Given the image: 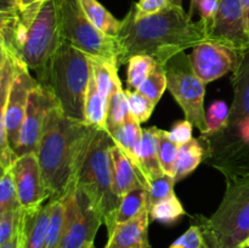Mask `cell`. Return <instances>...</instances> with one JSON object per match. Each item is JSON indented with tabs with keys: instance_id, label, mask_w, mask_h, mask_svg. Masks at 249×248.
Returning <instances> with one entry per match:
<instances>
[{
	"instance_id": "cell-2",
	"label": "cell",
	"mask_w": 249,
	"mask_h": 248,
	"mask_svg": "<svg viewBox=\"0 0 249 248\" xmlns=\"http://www.w3.org/2000/svg\"><path fill=\"white\" fill-rule=\"evenodd\" d=\"M91 125L66 117L55 106L49 112L36 155L50 199L65 196L73 185L75 165Z\"/></svg>"
},
{
	"instance_id": "cell-50",
	"label": "cell",
	"mask_w": 249,
	"mask_h": 248,
	"mask_svg": "<svg viewBox=\"0 0 249 248\" xmlns=\"http://www.w3.org/2000/svg\"><path fill=\"white\" fill-rule=\"evenodd\" d=\"M36 1L39 2V4H41V5H44L45 4V2H48V1H50V0H36Z\"/></svg>"
},
{
	"instance_id": "cell-11",
	"label": "cell",
	"mask_w": 249,
	"mask_h": 248,
	"mask_svg": "<svg viewBox=\"0 0 249 248\" xmlns=\"http://www.w3.org/2000/svg\"><path fill=\"white\" fill-rule=\"evenodd\" d=\"M209 40L245 53L249 49V29L241 0H219L218 11L208 28Z\"/></svg>"
},
{
	"instance_id": "cell-1",
	"label": "cell",
	"mask_w": 249,
	"mask_h": 248,
	"mask_svg": "<svg viewBox=\"0 0 249 248\" xmlns=\"http://www.w3.org/2000/svg\"><path fill=\"white\" fill-rule=\"evenodd\" d=\"M116 39L119 45V66L135 55H147L163 63L186 49L209 40L208 26L194 21L182 6L172 5L152 16L136 19L126 14Z\"/></svg>"
},
{
	"instance_id": "cell-35",
	"label": "cell",
	"mask_w": 249,
	"mask_h": 248,
	"mask_svg": "<svg viewBox=\"0 0 249 248\" xmlns=\"http://www.w3.org/2000/svg\"><path fill=\"white\" fill-rule=\"evenodd\" d=\"M175 180L173 177L167 174H163L162 177L152 180L147 189V209L155 206L160 199L165 198L169 195H172L174 189Z\"/></svg>"
},
{
	"instance_id": "cell-10",
	"label": "cell",
	"mask_w": 249,
	"mask_h": 248,
	"mask_svg": "<svg viewBox=\"0 0 249 248\" xmlns=\"http://www.w3.org/2000/svg\"><path fill=\"white\" fill-rule=\"evenodd\" d=\"M55 106H57V101L50 89L38 83L29 94L18 142L14 151L16 157L36 152L46 117Z\"/></svg>"
},
{
	"instance_id": "cell-17",
	"label": "cell",
	"mask_w": 249,
	"mask_h": 248,
	"mask_svg": "<svg viewBox=\"0 0 249 248\" xmlns=\"http://www.w3.org/2000/svg\"><path fill=\"white\" fill-rule=\"evenodd\" d=\"M14 57L6 50V58L2 65L1 75H0V167L4 169L11 167L14 160L16 159V155L9 143L6 124H5L7 99H9L10 88H11L12 78H14Z\"/></svg>"
},
{
	"instance_id": "cell-15",
	"label": "cell",
	"mask_w": 249,
	"mask_h": 248,
	"mask_svg": "<svg viewBox=\"0 0 249 248\" xmlns=\"http://www.w3.org/2000/svg\"><path fill=\"white\" fill-rule=\"evenodd\" d=\"M50 212V199L46 203L41 204L40 207H36V208H23L21 224H19L21 248L46 247Z\"/></svg>"
},
{
	"instance_id": "cell-12",
	"label": "cell",
	"mask_w": 249,
	"mask_h": 248,
	"mask_svg": "<svg viewBox=\"0 0 249 248\" xmlns=\"http://www.w3.org/2000/svg\"><path fill=\"white\" fill-rule=\"evenodd\" d=\"M11 55L15 62L14 78H12L11 88H10L9 99H7L5 124H6L9 143L12 151H15L17 142H18L22 122H23L24 114H26L29 94H31L32 89L38 84V80L32 77L29 73V68L24 65L21 58L17 57L14 53Z\"/></svg>"
},
{
	"instance_id": "cell-23",
	"label": "cell",
	"mask_w": 249,
	"mask_h": 248,
	"mask_svg": "<svg viewBox=\"0 0 249 248\" xmlns=\"http://www.w3.org/2000/svg\"><path fill=\"white\" fill-rule=\"evenodd\" d=\"M79 2L84 14L96 28L107 35L116 38L121 28V19H117L97 0H79Z\"/></svg>"
},
{
	"instance_id": "cell-20",
	"label": "cell",
	"mask_w": 249,
	"mask_h": 248,
	"mask_svg": "<svg viewBox=\"0 0 249 248\" xmlns=\"http://www.w3.org/2000/svg\"><path fill=\"white\" fill-rule=\"evenodd\" d=\"M139 160H140L146 189H148L152 180L164 174L160 167V157H158V139L156 135V126L142 129Z\"/></svg>"
},
{
	"instance_id": "cell-3",
	"label": "cell",
	"mask_w": 249,
	"mask_h": 248,
	"mask_svg": "<svg viewBox=\"0 0 249 248\" xmlns=\"http://www.w3.org/2000/svg\"><path fill=\"white\" fill-rule=\"evenodd\" d=\"M113 142L108 131L91 126L78 157L73 179L74 186L82 190L101 213L108 233L113 229L114 214L121 202L112 187L109 148Z\"/></svg>"
},
{
	"instance_id": "cell-52",
	"label": "cell",
	"mask_w": 249,
	"mask_h": 248,
	"mask_svg": "<svg viewBox=\"0 0 249 248\" xmlns=\"http://www.w3.org/2000/svg\"><path fill=\"white\" fill-rule=\"evenodd\" d=\"M4 62H5V61H4ZM4 62L0 63V75H1V70H2V65H4Z\"/></svg>"
},
{
	"instance_id": "cell-46",
	"label": "cell",
	"mask_w": 249,
	"mask_h": 248,
	"mask_svg": "<svg viewBox=\"0 0 249 248\" xmlns=\"http://www.w3.org/2000/svg\"><path fill=\"white\" fill-rule=\"evenodd\" d=\"M198 1H199V0H191V4H190V12H189L191 16H192V14L195 12V7H196L197 2H198Z\"/></svg>"
},
{
	"instance_id": "cell-39",
	"label": "cell",
	"mask_w": 249,
	"mask_h": 248,
	"mask_svg": "<svg viewBox=\"0 0 249 248\" xmlns=\"http://www.w3.org/2000/svg\"><path fill=\"white\" fill-rule=\"evenodd\" d=\"M192 128H194V125L187 119L177 122L169 131L170 139L179 146L182 143H186L187 141L192 139Z\"/></svg>"
},
{
	"instance_id": "cell-49",
	"label": "cell",
	"mask_w": 249,
	"mask_h": 248,
	"mask_svg": "<svg viewBox=\"0 0 249 248\" xmlns=\"http://www.w3.org/2000/svg\"><path fill=\"white\" fill-rule=\"evenodd\" d=\"M241 248H249V238L247 241H246L245 243H243L242 246H241Z\"/></svg>"
},
{
	"instance_id": "cell-27",
	"label": "cell",
	"mask_w": 249,
	"mask_h": 248,
	"mask_svg": "<svg viewBox=\"0 0 249 248\" xmlns=\"http://www.w3.org/2000/svg\"><path fill=\"white\" fill-rule=\"evenodd\" d=\"M148 213H150V220L162 224H173L184 215L185 209L177 195L173 192L172 195L160 199L155 206L151 207Z\"/></svg>"
},
{
	"instance_id": "cell-38",
	"label": "cell",
	"mask_w": 249,
	"mask_h": 248,
	"mask_svg": "<svg viewBox=\"0 0 249 248\" xmlns=\"http://www.w3.org/2000/svg\"><path fill=\"white\" fill-rule=\"evenodd\" d=\"M206 243L201 228L195 224L190 226L178 240H175L169 248H202Z\"/></svg>"
},
{
	"instance_id": "cell-9",
	"label": "cell",
	"mask_w": 249,
	"mask_h": 248,
	"mask_svg": "<svg viewBox=\"0 0 249 248\" xmlns=\"http://www.w3.org/2000/svg\"><path fill=\"white\" fill-rule=\"evenodd\" d=\"M63 197L65 224L58 248H84L94 243L104 218L89 197L74 184Z\"/></svg>"
},
{
	"instance_id": "cell-45",
	"label": "cell",
	"mask_w": 249,
	"mask_h": 248,
	"mask_svg": "<svg viewBox=\"0 0 249 248\" xmlns=\"http://www.w3.org/2000/svg\"><path fill=\"white\" fill-rule=\"evenodd\" d=\"M241 1H242L243 12H245L246 22H247V26H248V29H249V0H241Z\"/></svg>"
},
{
	"instance_id": "cell-21",
	"label": "cell",
	"mask_w": 249,
	"mask_h": 248,
	"mask_svg": "<svg viewBox=\"0 0 249 248\" xmlns=\"http://www.w3.org/2000/svg\"><path fill=\"white\" fill-rule=\"evenodd\" d=\"M212 152L211 142L206 139H195L187 141L179 146V155L177 160V169H175V182L191 174L199 165L207 153Z\"/></svg>"
},
{
	"instance_id": "cell-36",
	"label": "cell",
	"mask_w": 249,
	"mask_h": 248,
	"mask_svg": "<svg viewBox=\"0 0 249 248\" xmlns=\"http://www.w3.org/2000/svg\"><path fill=\"white\" fill-rule=\"evenodd\" d=\"M23 208L14 209L0 214V246L11 240L18 231Z\"/></svg>"
},
{
	"instance_id": "cell-19",
	"label": "cell",
	"mask_w": 249,
	"mask_h": 248,
	"mask_svg": "<svg viewBox=\"0 0 249 248\" xmlns=\"http://www.w3.org/2000/svg\"><path fill=\"white\" fill-rule=\"evenodd\" d=\"M109 134H111L116 145L130 159V162L135 167L136 172L143 180V174L142 170H141L140 160H139V150H140L141 138H142V129H141L140 123L129 113L124 123ZM143 182H145V180H143Z\"/></svg>"
},
{
	"instance_id": "cell-16",
	"label": "cell",
	"mask_w": 249,
	"mask_h": 248,
	"mask_svg": "<svg viewBox=\"0 0 249 248\" xmlns=\"http://www.w3.org/2000/svg\"><path fill=\"white\" fill-rule=\"evenodd\" d=\"M148 209L141 212L136 218L117 225L108 233L105 248H151L148 242Z\"/></svg>"
},
{
	"instance_id": "cell-5",
	"label": "cell",
	"mask_w": 249,
	"mask_h": 248,
	"mask_svg": "<svg viewBox=\"0 0 249 248\" xmlns=\"http://www.w3.org/2000/svg\"><path fill=\"white\" fill-rule=\"evenodd\" d=\"M197 225L211 248H241L249 238V173L226 177L220 206Z\"/></svg>"
},
{
	"instance_id": "cell-33",
	"label": "cell",
	"mask_w": 249,
	"mask_h": 248,
	"mask_svg": "<svg viewBox=\"0 0 249 248\" xmlns=\"http://www.w3.org/2000/svg\"><path fill=\"white\" fill-rule=\"evenodd\" d=\"M126 99L129 104V113L139 122V123H145L150 119L156 105L151 101L148 97L141 94L139 90H125Z\"/></svg>"
},
{
	"instance_id": "cell-6",
	"label": "cell",
	"mask_w": 249,
	"mask_h": 248,
	"mask_svg": "<svg viewBox=\"0 0 249 248\" xmlns=\"http://www.w3.org/2000/svg\"><path fill=\"white\" fill-rule=\"evenodd\" d=\"M62 40L90 58L119 67V45L113 36L100 31L88 18L79 0H56Z\"/></svg>"
},
{
	"instance_id": "cell-24",
	"label": "cell",
	"mask_w": 249,
	"mask_h": 248,
	"mask_svg": "<svg viewBox=\"0 0 249 248\" xmlns=\"http://www.w3.org/2000/svg\"><path fill=\"white\" fill-rule=\"evenodd\" d=\"M145 209H147V189L145 186H141L129 191L122 197L119 202V206L114 214L113 229L117 225H121L136 218Z\"/></svg>"
},
{
	"instance_id": "cell-51",
	"label": "cell",
	"mask_w": 249,
	"mask_h": 248,
	"mask_svg": "<svg viewBox=\"0 0 249 248\" xmlns=\"http://www.w3.org/2000/svg\"><path fill=\"white\" fill-rule=\"evenodd\" d=\"M84 248H96V247L94 246V243H91V245H88L87 247H84Z\"/></svg>"
},
{
	"instance_id": "cell-48",
	"label": "cell",
	"mask_w": 249,
	"mask_h": 248,
	"mask_svg": "<svg viewBox=\"0 0 249 248\" xmlns=\"http://www.w3.org/2000/svg\"><path fill=\"white\" fill-rule=\"evenodd\" d=\"M173 4L178 5V6H182V0H173Z\"/></svg>"
},
{
	"instance_id": "cell-31",
	"label": "cell",
	"mask_w": 249,
	"mask_h": 248,
	"mask_svg": "<svg viewBox=\"0 0 249 248\" xmlns=\"http://www.w3.org/2000/svg\"><path fill=\"white\" fill-rule=\"evenodd\" d=\"M11 167H0V214L21 208Z\"/></svg>"
},
{
	"instance_id": "cell-42",
	"label": "cell",
	"mask_w": 249,
	"mask_h": 248,
	"mask_svg": "<svg viewBox=\"0 0 249 248\" xmlns=\"http://www.w3.org/2000/svg\"><path fill=\"white\" fill-rule=\"evenodd\" d=\"M41 6H43V5L39 4L36 0H19L17 11H26V10L33 9V7H41Z\"/></svg>"
},
{
	"instance_id": "cell-37",
	"label": "cell",
	"mask_w": 249,
	"mask_h": 248,
	"mask_svg": "<svg viewBox=\"0 0 249 248\" xmlns=\"http://www.w3.org/2000/svg\"><path fill=\"white\" fill-rule=\"evenodd\" d=\"M172 5H175L173 4V0H139L129 11L136 19H140L164 11Z\"/></svg>"
},
{
	"instance_id": "cell-32",
	"label": "cell",
	"mask_w": 249,
	"mask_h": 248,
	"mask_svg": "<svg viewBox=\"0 0 249 248\" xmlns=\"http://www.w3.org/2000/svg\"><path fill=\"white\" fill-rule=\"evenodd\" d=\"M167 74H165L164 67L162 63L157 62L138 90L146 97H148L153 104L157 105L164 90L167 89Z\"/></svg>"
},
{
	"instance_id": "cell-25",
	"label": "cell",
	"mask_w": 249,
	"mask_h": 248,
	"mask_svg": "<svg viewBox=\"0 0 249 248\" xmlns=\"http://www.w3.org/2000/svg\"><path fill=\"white\" fill-rule=\"evenodd\" d=\"M129 114V104L119 77L116 78L113 91L108 101L107 113V131L112 133L122 125Z\"/></svg>"
},
{
	"instance_id": "cell-4",
	"label": "cell",
	"mask_w": 249,
	"mask_h": 248,
	"mask_svg": "<svg viewBox=\"0 0 249 248\" xmlns=\"http://www.w3.org/2000/svg\"><path fill=\"white\" fill-rule=\"evenodd\" d=\"M36 74L38 83L50 89L66 117L84 122L85 95L91 77V62L87 53L63 40Z\"/></svg>"
},
{
	"instance_id": "cell-30",
	"label": "cell",
	"mask_w": 249,
	"mask_h": 248,
	"mask_svg": "<svg viewBox=\"0 0 249 248\" xmlns=\"http://www.w3.org/2000/svg\"><path fill=\"white\" fill-rule=\"evenodd\" d=\"M50 201L51 212L45 248H58L61 237H62L63 224H65V201H63V197L50 199Z\"/></svg>"
},
{
	"instance_id": "cell-41",
	"label": "cell",
	"mask_w": 249,
	"mask_h": 248,
	"mask_svg": "<svg viewBox=\"0 0 249 248\" xmlns=\"http://www.w3.org/2000/svg\"><path fill=\"white\" fill-rule=\"evenodd\" d=\"M17 15H18L17 10H9V11L0 10V41L4 40V36L6 34L7 29L14 23Z\"/></svg>"
},
{
	"instance_id": "cell-26",
	"label": "cell",
	"mask_w": 249,
	"mask_h": 248,
	"mask_svg": "<svg viewBox=\"0 0 249 248\" xmlns=\"http://www.w3.org/2000/svg\"><path fill=\"white\" fill-rule=\"evenodd\" d=\"M156 135L158 139V157L164 174L175 177L179 145L170 139L169 131L156 128ZM175 180V179H174Z\"/></svg>"
},
{
	"instance_id": "cell-40",
	"label": "cell",
	"mask_w": 249,
	"mask_h": 248,
	"mask_svg": "<svg viewBox=\"0 0 249 248\" xmlns=\"http://www.w3.org/2000/svg\"><path fill=\"white\" fill-rule=\"evenodd\" d=\"M219 6V0H199L197 2L196 7H195V11H197L201 16V21H203L204 23L208 26H211L212 21L215 17L216 11H218Z\"/></svg>"
},
{
	"instance_id": "cell-47",
	"label": "cell",
	"mask_w": 249,
	"mask_h": 248,
	"mask_svg": "<svg viewBox=\"0 0 249 248\" xmlns=\"http://www.w3.org/2000/svg\"><path fill=\"white\" fill-rule=\"evenodd\" d=\"M11 2H12V5H14V7L15 9H18V2H19V0H11Z\"/></svg>"
},
{
	"instance_id": "cell-53",
	"label": "cell",
	"mask_w": 249,
	"mask_h": 248,
	"mask_svg": "<svg viewBox=\"0 0 249 248\" xmlns=\"http://www.w3.org/2000/svg\"><path fill=\"white\" fill-rule=\"evenodd\" d=\"M202 248H211V247H209V246H208V245H207V243H206V245H204V246H203V247H202Z\"/></svg>"
},
{
	"instance_id": "cell-28",
	"label": "cell",
	"mask_w": 249,
	"mask_h": 248,
	"mask_svg": "<svg viewBox=\"0 0 249 248\" xmlns=\"http://www.w3.org/2000/svg\"><path fill=\"white\" fill-rule=\"evenodd\" d=\"M91 62V73L94 77L96 87L99 89L100 94L109 101L112 91H113L114 83H116V78L118 77V68L113 67V66L105 63L102 61L95 60V58H90Z\"/></svg>"
},
{
	"instance_id": "cell-43",
	"label": "cell",
	"mask_w": 249,
	"mask_h": 248,
	"mask_svg": "<svg viewBox=\"0 0 249 248\" xmlns=\"http://www.w3.org/2000/svg\"><path fill=\"white\" fill-rule=\"evenodd\" d=\"M0 248H21V233H19V228L18 231L16 232V235H15L11 240L7 241L6 243L0 246Z\"/></svg>"
},
{
	"instance_id": "cell-29",
	"label": "cell",
	"mask_w": 249,
	"mask_h": 248,
	"mask_svg": "<svg viewBox=\"0 0 249 248\" xmlns=\"http://www.w3.org/2000/svg\"><path fill=\"white\" fill-rule=\"evenodd\" d=\"M157 61L147 55H135L128 61V89L138 90L151 73Z\"/></svg>"
},
{
	"instance_id": "cell-7",
	"label": "cell",
	"mask_w": 249,
	"mask_h": 248,
	"mask_svg": "<svg viewBox=\"0 0 249 248\" xmlns=\"http://www.w3.org/2000/svg\"><path fill=\"white\" fill-rule=\"evenodd\" d=\"M162 65L167 74V89L184 111L185 119L198 129L202 135H207L208 125L204 112L206 84L195 73L191 57L182 51L168 58Z\"/></svg>"
},
{
	"instance_id": "cell-18",
	"label": "cell",
	"mask_w": 249,
	"mask_h": 248,
	"mask_svg": "<svg viewBox=\"0 0 249 248\" xmlns=\"http://www.w3.org/2000/svg\"><path fill=\"white\" fill-rule=\"evenodd\" d=\"M109 156H111L112 187L114 195L119 199L136 187H146L145 182L136 172L133 163L116 145V142H113L109 148Z\"/></svg>"
},
{
	"instance_id": "cell-22",
	"label": "cell",
	"mask_w": 249,
	"mask_h": 248,
	"mask_svg": "<svg viewBox=\"0 0 249 248\" xmlns=\"http://www.w3.org/2000/svg\"><path fill=\"white\" fill-rule=\"evenodd\" d=\"M108 101L100 94L94 77H90L84 101V122L88 125L107 130Z\"/></svg>"
},
{
	"instance_id": "cell-8",
	"label": "cell",
	"mask_w": 249,
	"mask_h": 248,
	"mask_svg": "<svg viewBox=\"0 0 249 248\" xmlns=\"http://www.w3.org/2000/svg\"><path fill=\"white\" fill-rule=\"evenodd\" d=\"M60 18L56 0H50L41 6L36 19L28 29L26 44L17 57L36 72L43 70L62 43Z\"/></svg>"
},
{
	"instance_id": "cell-34",
	"label": "cell",
	"mask_w": 249,
	"mask_h": 248,
	"mask_svg": "<svg viewBox=\"0 0 249 248\" xmlns=\"http://www.w3.org/2000/svg\"><path fill=\"white\" fill-rule=\"evenodd\" d=\"M229 112L230 109L224 101L212 102L206 113L207 125H208L207 135H214L228 125Z\"/></svg>"
},
{
	"instance_id": "cell-13",
	"label": "cell",
	"mask_w": 249,
	"mask_h": 248,
	"mask_svg": "<svg viewBox=\"0 0 249 248\" xmlns=\"http://www.w3.org/2000/svg\"><path fill=\"white\" fill-rule=\"evenodd\" d=\"M243 53L232 50L213 40H206L195 46L190 55L197 77L207 84L233 72Z\"/></svg>"
},
{
	"instance_id": "cell-14",
	"label": "cell",
	"mask_w": 249,
	"mask_h": 248,
	"mask_svg": "<svg viewBox=\"0 0 249 248\" xmlns=\"http://www.w3.org/2000/svg\"><path fill=\"white\" fill-rule=\"evenodd\" d=\"M11 170L19 203L23 208H36L50 199L36 153L16 157Z\"/></svg>"
},
{
	"instance_id": "cell-44",
	"label": "cell",
	"mask_w": 249,
	"mask_h": 248,
	"mask_svg": "<svg viewBox=\"0 0 249 248\" xmlns=\"http://www.w3.org/2000/svg\"><path fill=\"white\" fill-rule=\"evenodd\" d=\"M0 10H5V11H9V10H16L12 5L11 0H0Z\"/></svg>"
}]
</instances>
